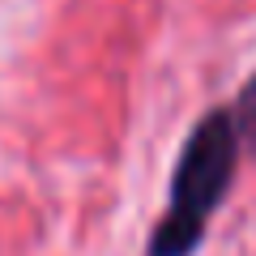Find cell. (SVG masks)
I'll use <instances>...</instances> for the list:
<instances>
[{
  "label": "cell",
  "instance_id": "2",
  "mask_svg": "<svg viewBox=\"0 0 256 256\" xmlns=\"http://www.w3.org/2000/svg\"><path fill=\"white\" fill-rule=\"evenodd\" d=\"M235 137L256 154V77L248 82V90L239 94V116H235Z\"/></svg>",
  "mask_w": 256,
  "mask_h": 256
},
{
  "label": "cell",
  "instance_id": "1",
  "mask_svg": "<svg viewBox=\"0 0 256 256\" xmlns=\"http://www.w3.org/2000/svg\"><path fill=\"white\" fill-rule=\"evenodd\" d=\"M235 162H239L235 120L226 111H210L192 128L188 146H184L180 162H175L171 201H166V214L154 226L150 256H192L196 252L210 218L218 214L222 196L230 188Z\"/></svg>",
  "mask_w": 256,
  "mask_h": 256
}]
</instances>
